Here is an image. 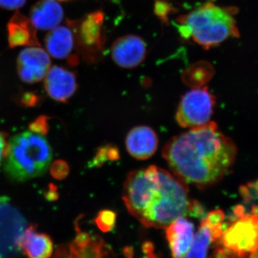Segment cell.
<instances>
[{
  "label": "cell",
  "instance_id": "1",
  "mask_svg": "<svg viewBox=\"0 0 258 258\" xmlns=\"http://www.w3.org/2000/svg\"><path fill=\"white\" fill-rule=\"evenodd\" d=\"M237 154L234 141L214 121L173 137L162 150L173 174L200 189L218 184L229 174Z\"/></svg>",
  "mask_w": 258,
  "mask_h": 258
},
{
  "label": "cell",
  "instance_id": "2",
  "mask_svg": "<svg viewBox=\"0 0 258 258\" xmlns=\"http://www.w3.org/2000/svg\"><path fill=\"white\" fill-rule=\"evenodd\" d=\"M123 200L129 213L142 225L157 229H166L178 217L188 216L192 202L187 185L153 165L129 173Z\"/></svg>",
  "mask_w": 258,
  "mask_h": 258
},
{
  "label": "cell",
  "instance_id": "3",
  "mask_svg": "<svg viewBox=\"0 0 258 258\" xmlns=\"http://www.w3.org/2000/svg\"><path fill=\"white\" fill-rule=\"evenodd\" d=\"M52 159V149L42 134L25 132L17 134L8 144L5 171L13 181L23 182L42 176Z\"/></svg>",
  "mask_w": 258,
  "mask_h": 258
},
{
  "label": "cell",
  "instance_id": "4",
  "mask_svg": "<svg viewBox=\"0 0 258 258\" xmlns=\"http://www.w3.org/2000/svg\"><path fill=\"white\" fill-rule=\"evenodd\" d=\"M184 37L205 48L216 46L232 37L239 35L235 18L230 10L207 4L179 20Z\"/></svg>",
  "mask_w": 258,
  "mask_h": 258
},
{
  "label": "cell",
  "instance_id": "5",
  "mask_svg": "<svg viewBox=\"0 0 258 258\" xmlns=\"http://www.w3.org/2000/svg\"><path fill=\"white\" fill-rule=\"evenodd\" d=\"M216 103L207 87L195 88L185 93L178 106L176 119L183 128H194L207 124L211 119Z\"/></svg>",
  "mask_w": 258,
  "mask_h": 258
},
{
  "label": "cell",
  "instance_id": "6",
  "mask_svg": "<svg viewBox=\"0 0 258 258\" xmlns=\"http://www.w3.org/2000/svg\"><path fill=\"white\" fill-rule=\"evenodd\" d=\"M27 227L23 215L9 198H0V258H12L20 252L18 241Z\"/></svg>",
  "mask_w": 258,
  "mask_h": 258
},
{
  "label": "cell",
  "instance_id": "7",
  "mask_svg": "<svg viewBox=\"0 0 258 258\" xmlns=\"http://www.w3.org/2000/svg\"><path fill=\"white\" fill-rule=\"evenodd\" d=\"M257 215H244L229 225L222 233V244L238 253L240 258L257 250Z\"/></svg>",
  "mask_w": 258,
  "mask_h": 258
},
{
  "label": "cell",
  "instance_id": "8",
  "mask_svg": "<svg viewBox=\"0 0 258 258\" xmlns=\"http://www.w3.org/2000/svg\"><path fill=\"white\" fill-rule=\"evenodd\" d=\"M103 15L100 13H91L81 20L69 23L74 30L76 47L85 60H90L101 43V25Z\"/></svg>",
  "mask_w": 258,
  "mask_h": 258
},
{
  "label": "cell",
  "instance_id": "9",
  "mask_svg": "<svg viewBox=\"0 0 258 258\" xmlns=\"http://www.w3.org/2000/svg\"><path fill=\"white\" fill-rule=\"evenodd\" d=\"M48 53L39 46L27 47L18 58V72L24 82L34 83L42 81L50 69Z\"/></svg>",
  "mask_w": 258,
  "mask_h": 258
},
{
  "label": "cell",
  "instance_id": "10",
  "mask_svg": "<svg viewBox=\"0 0 258 258\" xmlns=\"http://www.w3.org/2000/svg\"><path fill=\"white\" fill-rule=\"evenodd\" d=\"M108 254L101 237L81 232L69 245L57 247L54 258H107Z\"/></svg>",
  "mask_w": 258,
  "mask_h": 258
},
{
  "label": "cell",
  "instance_id": "11",
  "mask_svg": "<svg viewBox=\"0 0 258 258\" xmlns=\"http://www.w3.org/2000/svg\"><path fill=\"white\" fill-rule=\"evenodd\" d=\"M45 44L47 53L54 58L59 60L68 59L69 64L73 66L79 64V56L73 54L76 41L74 30L69 20L66 25L57 26L50 30L45 37Z\"/></svg>",
  "mask_w": 258,
  "mask_h": 258
},
{
  "label": "cell",
  "instance_id": "12",
  "mask_svg": "<svg viewBox=\"0 0 258 258\" xmlns=\"http://www.w3.org/2000/svg\"><path fill=\"white\" fill-rule=\"evenodd\" d=\"M146 52L145 42L136 35L120 37L113 43L111 48L113 60L123 69H133L142 63Z\"/></svg>",
  "mask_w": 258,
  "mask_h": 258
},
{
  "label": "cell",
  "instance_id": "13",
  "mask_svg": "<svg viewBox=\"0 0 258 258\" xmlns=\"http://www.w3.org/2000/svg\"><path fill=\"white\" fill-rule=\"evenodd\" d=\"M77 87L74 73L60 66L50 67L45 76V91L55 101H67L74 96Z\"/></svg>",
  "mask_w": 258,
  "mask_h": 258
},
{
  "label": "cell",
  "instance_id": "14",
  "mask_svg": "<svg viewBox=\"0 0 258 258\" xmlns=\"http://www.w3.org/2000/svg\"><path fill=\"white\" fill-rule=\"evenodd\" d=\"M158 144L157 134L146 125L134 127L125 139V147L129 154L138 160H146L153 157L157 152Z\"/></svg>",
  "mask_w": 258,
  "mask_h": 258
},
{
  "label": "cell",
  "instance_id": "15",
  "mask_svg": "<svg viewBox=\"0 0 258 258\" xmlns=\"http://www.w3.org/2000/svg\"><path fill=\"white\" fill-rule=\"evenodd\" d=\"M166 229V238L169 241L173 258L182 257L192 242L194 224L185 217H179Z\"/></svg>",
  "mask_w": 258,
  "mask_h": 258
},
{
  "label": "cell",
  "instance_id": "16",
  "mask_svg": "<svg viewBox=\"0 0 258 258\" xmlns=\"http://www.w3.org/2000/svg\"><path fill=\"white\" fill-rule=\"evenodd\" d=\"M10 47L40 46L37 36V29L30 19L16 12L8 24Z\"/></svg>",
  "mask_w": 258,
  "mask_h": 258
},
{
  "label": "cell",
  "instance_id": "17",
  "mask_svg": "<svg viewBox=\"0 0 258 258\" xmlns=\"http://www.w3.org/2000/svg\"><path fill=\"white\" fill-rule=\"evenodd\" d=\"M64 12L55 0H40L30 10V20L36 29L50 30L63 20Z\"/></svg>",
  "mask_w": 258,
  "mask_h": 258
},
{
  "label": "cell",
  "instance_id": "18",
  "mask_svg": "<svg viewBox=\"0 0 258 258\" xmlns=\"http://www.w3.org/2000/svg\"><path fill=\"white\" fill-rule=\"evenodd\" d=\"M18 247L30 258H50L53 252L50 237L37 232L34 226L25 229L18 241Z\"/></svg>",
  "mask_w": 258,
  "mask_h": 258
},
{
  "label": "cell",
  "instance_id": "19",
  "mask_svg": "<svg viewBox=\"0 0 258 258\" xmlns=\"http://www.w3.org/2000/svg\"><path fill=\"white\" fill-rule=\"evenodd\" d=\"M212 242L211 231L202 220L198 232L194 236L189 252L183 258H207L209 247Z\"/></svg>",
  "mask_w": 258,
  "mask_h": 258
},
{
  "label": "cell",
  "instance_id": "20",
  "mask_svg": "<svg viewBox=\"0 0 258 258\" xmlns=\"http://www.w3.org/2000/svg\"><path fill=\"white\" fill-rule=\"evenodd\" d=\"M116 214L111 210H104L98 212L94 222L98 228L103 232H110L114 228Z\"/></svg>",
  "mask_w": 258,
  "mask_h": 258
},
{
  "label": "cell",
  "instance_id": "21",
  "mask_svg": "<svg viewBox=\"0 0 258 258\" xmlns=\"http://www.w3.org/2000/svg\"><path fill=\"white\" fill-rule=\"evenodd\" d=\"M118 150L114 147H103L98 151L96 157L93 159V165L98 166L103 164L106 160H115L119 158Z\"/></svg>",
  "mask_w": 258,
  "mask_h": 258
},
{
  "label": "cell",
  "instance_id": "22",
  "mask_svg": "<svg viewBox=\"0 0 258 258\" xmlns=\"http://www.w3.org/2000/svg\"><path fill=\"white\" fill-rule=\"evenodd\" d=\"M210 258H240L238 253L232 249L227 248L222 242H217Z\"/></svg>",
  "mask_w": 258,
  "mask_h": 258
},
{
  "label": "cell",
  "instance_id": "23",
  "mask_svg": "<svg viewBox=\"0 0 258 258\" xmlns=\"http://www.w3.org/2000/svg\"><path fill=\"white\" fill-rule=\"evenodd\" d=\"M69 173V166L63 161H57L51 166V174L55 179H62Z\"/></svg>",
  "mask_w": 258,
  "mask_h": 258
},
{
  "label": "cell",
  "instance_id": "24",
  "mask_svg": "<svg viewBox=\"0 0 258 258\" xmlns=\"http://www.w3.org/2000/svg\"><path fill=\"white\" fill-rule=\"evenodd\" d=\"M205 223L210 226L221 225L225 220V213L221 210H215L210 212L203 219Z\"/></svg>",
  "mask_w": 258,
  "mask_h": 258
},
{
  "label": "cell",
  "instance_id": "25",
  "mask_svg": "<svg viewBox=\"0 0 258 258\" xmlns=\"http://www.w3.org/2000/svg\"><path fill=\"white\" fill-rule=\"evenodd\" d=\"M26 0H0V7L4 9L13 10L22 8Z\"/></svg>",
  "mask_w": 258,
  "mask_h": 258
},
{
  "label": "cell",
  "instance_id": "26",
  "mask_svg": "<svg viewBox=\"0 0 258 258\" xmlns=\"http://www.w3.org/2000/svg\"><path fill=\"white\" fill-rule=\"evenodd\" d=\"M30 129L32 132L36 133L45 134L47 132L46 121L45 120H42V118H40V119L37 120L30 125Z\"/></svg>",
  "mask_w": 258,
  "mask_h": 258
},
{
  "label": "cell",
  "instance_id": "27",
  "mask_svg": "<svg viewBox=\"0 0 258 258\" xmlns=\"http://www.w3.org/2000/svg\"><path fill=\"white\" fill-rule=\"evenodd\" d=\"M7 148H8V143L6 142V138H5V134L0 132V164L5 159Z\"/></svg>",
  "mask_w": 258,
  "mask_h": 258
},
{
  "label": "cell",
  "instance_id": "28",
  "mask_svg": "<svg viewBox=\"0 0 258 258\" xmlns=\"http://www.w3.org/2000/svg\"><path fill=\"white\" fill-rule=\"evenodd\" d=\"M142 250L144 254H149L154 252V245L150 241H147L142 245Z\"/></svg>",
  "mask_w": 258,
  "mask_h": 258
},
{
  "label": "cell",
  "instance_id": "29",
  "mask_svg": "<svg viewBox=\"0 0 258 258\" xmlns=\"http://www.w3.org/2000/svg\"><path fill=\"white\" fill-rule=\"evenodd\" d=\"M123 252L125 258H134V252L133 247H125L123 249Z\"/></svg>",
  "mask_w": 258,
  "mask_h": 258
},
{
  "label": "cell",
  "instance_id": "30",
  "mask_svg": "<svg viewBox=\"0 0 258 258\" xmlns=\"http://www.w3.org/2000/svg\"><path fill=\"white\" fill-rule=\"evenodd\" d=\"M249 258H257V250L251 252Z\"/></svg>",
  "mask_w": 258,
  "mask_h": 258
},
{
  "label": "cell",
  "instance_id": "31",
  "mask_svg": "<svg viewBox=\"0 0 258 258\" xmlns=\"http://www.w3.org/2000/svg\"><path fill=\"white\" fill-rule=\"evenodd\" d=\"M59 1H69V0H59Z\"/></svg>",
  "mask_w": 258,
  "mask_h": 258
}]
</instances>
